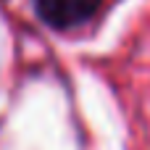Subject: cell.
<instances>
[{"instance_id":"1","label":"cell","mask_w":150,"mask_h":150,"mask_svg":"<svg viewBox=\"0 0 150 150\" xmlns=\"http://www.w3.org/2000/svg\"><path fill=\"white\" fill-rule=\"evenodd\" d=\"M103 0H34L37 16L50 26V29H76L87 24L98 11Z\"/></svg>"}]
</instances>
